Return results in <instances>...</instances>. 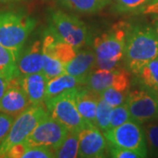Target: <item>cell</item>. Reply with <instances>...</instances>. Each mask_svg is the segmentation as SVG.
<instances>
[{
    "label": "cell",
    "instance_id": "1",
    "mask_svg": "<svg viewBox=\"0 0 158 158\" xmlns=\"http://www.w3.org/2000/svg\"><path fill=\"white\" fill-rule=\"evenodd\" d=\"M158 57V34L153 27H132L127 38L124 63L132 73L140 72L147 63Z\"/></svg>",
    "mask_w": 158,
    "mask_h": 158
},
{
    "label": "cell",
    "instance_id": "2",
    "mask_svg": "<svg viewBox=\"0 0 158 158\" xmlns=\"http://www.w3.org/2000/svg\"><path fill=\"white\" fill-rule=\"evenodd\" d=\"M36 25V19L23 11H0V44L19 58Z\"/></svg>",
    "mask_w": 158,
    "mask_h": 158
},
{
    "label": "cell",
    "instance_id": "3",
    "mask_svg": "<svg viewBox=\"0 0 158 158\" xmlns=\"http://www.w3.org/2000/svg\"><path fill=\"white\" fill-rule=\"evenodd\" d=\"M48 114L42 104L31 105L15 118L11 129L5 140L0 144V157L6 154L14 145L26 141V139L37 127V125Z\"/></svg>",
    "mask_w": 158,
    "mask_h": 158
},
{
    "label": "cell",
    "instance_id": "4",
    "mask_svg": "<svg viewBox=\"0 0 158 158\" xmlns=\"http://www.w3.org/2000/svg\"><path fill=\"white\" fill-rule=\"evenodd\" d=\"M77 88L65 90L44 103L51 117L64 125L69 131L79 132L85 121L77 107L76 92Z\"/></svg>",
    "mask_w": 158,
    "mask_h": 158
},
{
    "label": "cell",
    "instance_id": "5",
    "mask_svg": "<svg viewBox=\"0 0 158 158\" xmlns=\"http://www.w3.org/2000/svg\"><path fill=\"white\" fill-rule=\"evenodd\" d=\"M48 29L59 39L79 49L88 38V28L85 23L77 17L60 10L50 12Z\"/></svg>",
    "mask_w": 158,
    "mask_h": 158
},
{
    "label": "cell",
    "instance_id": "6",
    "mask_svg": "<svg viewBox=\"0 0 158 158\" xmlns=\"http://www.w3.org/2000/svg\"><path fill=\"white\" fill-rule=\"evenodd\" d=\"M130 28L131 27L127 23H117L109 31L96 37L93 41V49L97 58L121 62Z\"/></svg>",
    "mask_w": 158,
    "mask_h": 158
},
{
    "label": "cell",
    "instance_id": "7",
    "mask_svg": "<svg viewBox=\"0 0 158 158\" xmlns=\"http://www.w3.org/2000/svg\"><path fill=\"white\" fill-rule=\"evenodd\" d=\"M109 145L120 148L132 149L148 156L146 137L142 124L131 118L122 125L104 133Z\"/></svg>",
    "mask_w": 158,
    "mask_h": 158
},
{
    "label": "cell",
    "instance_id": "8",
    "mask_svg": "<svg viewBox=\"0 0 158 158\" xmlns=\"http://www.w3.org/2000/svg\"><path fill=\"white\" fill-rule=\"evenodd\" d=\"M69 129L61 122L51 117L49 113L43 118L26 139L30 146H44L56 149L68 135Z\"/></svg>",
    "mask_w": 158,
    "mask_h": 158
},
{
    "label": "cell",
    "instance_id": "9",
    "mask_svg": "<svg viewBox=\"0 0 158 158\" xmlns=\"http://www.w3.org/2000/svg\"><path fill=\"white\" fill-rule=\"evenodd\" d=\"M131 118L141 124L158 118V96L146 90L129 92L126 100Z\"/></svg>",
    "mask_w": 158,
    "mask_h": 158
},
{
    "label": "cell",
    "instance_id": "10",
    "mask_svg": "<svg viewBox=\"0 0 158 158\" xmlns=\"http://www.w3.org/2000/svg\"><path fill=\"white\" fill-rule=\"evenodd\" d=\"M85 85L91 90L100 93L104 90L113 87L123 91H130L129 73L123 69H116L113 70L92 69L85 80Z\"/></svg>",
    "mask_w": 158,
    "mask_h": 158
},
{
    "label": "cell",
    "instance_id": "11",
    "mask_svg": "<svg viewBox=\"0 0 158 158\" xmlns=\"http://www.w3.org/2000/svg\"><path fill=\"white\" fill-rule=\"evenodd\" d=\"M78 134V157L100 158L105 156L106 148V137L96 125L85 122Z\"/></svg>",
    "mask_w": 158,
    "mask_h": 158
},
{
    "label": "cell",
    "instance_id": "12",
    "mask_svg": "<svg viewBox=\"0 0 158 158\" xmlns=\"http://www.w3.org/2000/svg\"><path fill=\"white\" fill-rule=\"evenodd\" d=\"M31 106L28 98L19 83V77L9 81L0 99V112L16 118Z\"/></svg>",
    "mask_w": 158,
    "mask_h": 158
},
{
    "label": "cell",
    "instance_id": "13",
    "mask_svg": "<svg viewBox=\"0 0 158 158\" xmlns=\"http://www.w3.org/2000/svg\"><path fill=\"white\" fill-rule=\"evenodd\" d=\"M17 65L19 76L41 72L43 66L42 40H35L27 47L23 48L18 58Z\"/></svg>",
    "mask_w": 158,
    "mask_h": 158
},
{
    "label": "cell",
    "instance_id": "14",
    "mask_svg": "<svg viewBox=\"0 0 158 158\" xmlns=\"http://www.w3.org/2000/svg\"><path fill=\"white\" fill-rule=\"evenodd\" d=\"M100 98V93L91 90L87 85L79 86L77 89V107L85 122L95 124L97 106Z\"/></svg>",
    "mask_w": 158,
    "mask_h": 158
},
{
    "label": "cell",
    "instance_id": "15",
    "mask_svg": "<svg viewBox=\"0 0 158 158\" xmlns=\"http://www.w3.org/2000/svg\"><path fill=\"white\" fill-rule=\"evenodd\" d=\"M19 83L28 98L31 105H41L44 102L46 85L48 80L44 74L39 73L23 75L19 77Z\"/></svg>",
    "mask_w": 158,
    "mask_h": 158
},
{
    "label": "cell",
    "instance_id": "16",
    "mask_svg": "<svg viewBox=\"0 0 158 158\" xmlns=\"http://www.w3.org/2000/svg\"><path fill=\"white\" fill-rule=\"evenodd\" d=\"M96 55L94 50H80L74 59L65 65V72L77 78L86 80L95 67Z\"/></svg>",
    "mask_w": 158,
    "mask_h": 158
},
{
    "label": "cell",
    "instance_id": "17",
    "mask_svg": "<svg viewBox=\"0 0 158 158\" xmlns=\"http://www.w3.org/2000/svg\"><path fill=\"white\" fill-rule=\"evenodd\" d=\"M82 85H85V80L77 78L67 73L49 79L46 85L44 102L59 95L65 90L74 89Z\"/></svg>",
    "mask_w": 158,
    "mask_h": 158
},
{
    "label": "cell",
    "instance_id": "18",
    "mask_svg": "<svg viewBox=\"0 0 158 158\" xmlns=\"http://www.w3.org/2000/svg\"><path fill=\"white\" fill-rule=\"evenodd\" d=\"M137 77L143 90L158 96V57L147 63L137 74Z\"/></svg>",
    "mask_w": 158,
    "mask_h": 158
},
{
    "label": "cell",
    "instance_id": "19",
    "mask_svg": "<svg viewBox=\"0 0 158 158\" xmlns=\"http://www.w3.org/2000/svg\"><path fill=\"white\" fill-rule=\"evenodd\" d=\"M69 10L80 13H95L110 4L111 0H57Z\"/></svg>",
    "mask_w": 158,
    "mask_h": 158
},
{
    "label": "cell",
    "instance_id": "20",
    "mask_svg": "<svg viewBox=\"0 0 158 158\" xmlns=\"http://www.w3.org/2000/svg\"><path fill=\"white\" fill-rule=\"evenodd\" d=\"M17 62L16 56L11 50L0 44V74L8 82L19 77Z\"/></svg>",
    "mask_w": 158,
    "mask_h": 158
},
{
    "label": "cell",
    "instance_id": "21",
    "mask_svg": "<svg viewBox=\"0 0 158 158\" xmlns=\"http://www.w3.org/2000/svg\"><path fill=\"white\" fill-rule=\"evenodd\" d=\"M79 134L77 131H69L62 143L55 150V157H78Z\"/></svg>",
    "mask_w": 158,
    "mask_h": 158
},
{
    "label": "cell",
    "instance_id": "22",
    "mask_svg": "<svg viewBox=\"0 0 158 158\" xmlns=\"http://www.w3.org/2000/svg\"><path fill=\"white\" fill-rule=\"evenodd\" d=\"M114 9L118 13L144 12L158 0H112Z\"/></svg>",
    "mask_w": 158,
    "mask_h": 158
},
{
    "label": "cell",
    "instance_id": "23",
    "mask_svg": "<svg viewBox=\"0 0 158 158\" xmlns=\"http://www.w3.org/2000/svg\"><path fill=\"white\" fill-rule=\"evenodd\" d=\"M142 125L146 137L148 154L158 157V118Z\"/></svg>",
    "mask_w": 158,
    "mask_h": 158
},
{
    "label": "cell",
    "instance_id": "24",
    "mask_svg": "<svg viewBox=\"0 0 158 158\" xmlns=\"http://www.w3.org/2000/svg\"><path fill=\"white\" fill-rule=\"evenodd\" d=\"M42 73L44 74L45 77L48 81L49 79L54 78L60 75L66 73L65 72V65L56 58L43 53Z\"/></svg>",
    "mask_w": 158,
    "mask_h": 158
},
{
    "label": "cell",
    "instance_id": "25",
    "mask_svg": "<svg viewBox=\"0 0 158 158\" xmlns=\"http://www.w3.org/2000/svg\"><path fill=\"white\" fill-rule=\"evenodd\" d=\"M113 108L102 98H100L97 106L95 125L103 133L110 129V120Z\"/></svg>",
    "mask_w": 158,
    "mask_h": 158
},
{
    "label": "cell",
    "instance_id": "26",
    "mask_svg": "<svg viewBox=\"0 0 158 158\" xmlns=\"http://www.w3.org/2000/svg\"><path fill=\"white\" fill-rule=\"evenodd\" d=\"M129 92L130 91H123L110 87L100 92V97L112 107H115L124 104Z\"/></svg>",
    "mask_w": 158,
    "mask_h": 158
},
{
    "label": "cell",
    "instance_id": "27",
    "mask_svg": "<svg viewBox=\"0 0 158 158\" xmlns=\"http://www.w3.org/2000/svg\"><path fill=\"white\" fill-rule=\"evenodd\" d=\"M131 118H131L128 108L127 106V103L125 102L124 104L113 108L112 113H111L110 128L118 127Z\"/></svg>",
    "mask_w": 158,
    "mask_h": 158
},
{
    "label": "cell",
    "instance_id": "28",
    "mask_svg": "<svg viewBox=\"0 0 158 158\" xmlns=\"http://www.w3.org/2000/svg\"><path fill=\"white\" fill-rule=\"evenodd\" d=\"M55 151L44 146H30L27 148L22 158H53Z\"/></svg>",
    "mask_w": 158,
    "mask_h": 158
},
{
    "label": "cell",
    "instance_id": "29",
    "mask_svg": "<svg viewBox=\"0 0 158 158\" xmlns=\"http://www.w3.org/2000/svg\"><path fill=\"white\" fill-rule=\"evenodd\" d=\"M109 154L112 157L114 158H142L147 156L145 154L139 151L120 148L112 145H109Z\"/></svg>",
    "mask_w": 158,
    "mask_h": 158
},
{
    "label": "cell",
    "instance_id": "30",
    "mask_svg": "<svg viewBox=\"0 0 158 158\" xmlns=\"http://www.w3.org/2000/svg\"><path fill=\"white\" fill-rule=\"evenodd\" d=\"M14 117L9 114L0 112V144L8 135L14 121Z\"/></svg>",
    "mask_w": 158,
    "mask_h": 158
},
{
    "label": "cell",
    "instance_id": "31",
    "mask_svg": "<svg viewBox=\"0 0 158 158\" xmlns=\"http://www.w3.org/2000/svg\"><path fill=\"white\" fill-rule=\"evenodd\" d=\"M28 148V145L26 141L20 142L19 144L14 145L11 149L6 154V157L7 158H22L23 155L27 148Z\"/></svg>",
    "mask_w": 158,
    "mask_h": 158
},
{
    "label": "cell",
    "instance_id": "32",
    "mask_svg": "<svg viewBox=\"0 0 158 158\" xmlns=\"http://www.w3.org/2000/svg\"><path fill=\"white\" fill-rule=\"evenodd\" d=\"M8 83L9 82L0 74V99H1V98L3 97L5 91H6V88L8 86Z\"/></svg>",
    "mask_w": 158,
    "mask_h": 158
},
{
    "label": "cell",
    "instance_id": "33",
    "mask_svg": "<svg viewBox=\"0 0 158 158\" xmlns=\"http://www.w3.org/2000/svg\"><path fill=\"white\" fill-rule=\"evenodd\" d=\"M152 27L153 28L156 30V32L158 34V16H156V17L153 18Z\"/></svg>",
    "mask_w": 158,
    "mask_h": 158
},
{
    "label": "cell",
    "instance_id": "34",
    "mask_svg": "<svg viewBox=\"0 0 158 158\" xmlns=\"http://www.w3.org/2000/svg\"><path fill=\"white\" fill-rule=\"evenodd\" d=\"M14 1H19V0H0V3H7V2H14Z\"/></svg>",
    "mask_w": 158,
    "mask_h": 158
}]
</instances>
